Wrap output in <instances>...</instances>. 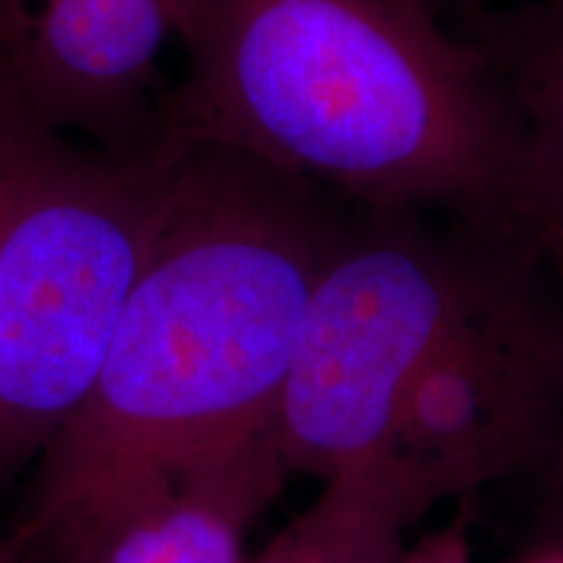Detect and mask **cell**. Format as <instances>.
Listing matches in <instances>:
<instances>
[{
    "instance_id": "obj_2",
    "label": "cell",
    "mask_w": 563,
    "mask_h": 563,
    "mask_svg": "<svg viewBox=\"0 0 563 563\" xmlns=\"http://www.w3.org/2000/svg\"><path fill=\"white\" fill-rule=\"evenodd\" d=\"M350 228L300 175L188 150L95 389L47 446L13 538L51 543L136 477L274 428L306 308Z\"/></svg>"
},
{
    "instance_id": "obj_13",
    "label": "cell",
    "mask_w": 563,
    "mask_h": 563,
    "mask_svg": "<svg viewBox=\"0 0 563 563\" xmlns=\"http://www.w3.org/2000/svg\"><path fill=\"white\" fill-rule=\"evenodd\" d=\"M548 467H551L553 481H555V501H559V519L563 525V433H561L559 446H555V452L551 456V462H548Z\"/></svg>"
},
{
    "instance_id": "obj_6",
    "label": "cell",
    "mask_w": 563,
    "mask_h": 563,
    "mask_svg": "<svg viewBox=\"0 0 563 563\" xmlns=\"http://www.w3.org/2000/svg\"><path fill=\"white\" fill-rule=\"evenodd\" d=\"M194 0H0V97L42 129L112 154L162 139L157 60Z\"/></svg>"
},
{
    "instance_id": "obj_10",
    "label": "cell",
    "mask_w": 563,
    "mask_h": 563,
    "mask_svg": "<svg viewBox=\"0 0 563 563\" xmlns=\"http://www.w3.org/2000/svg\"><path fill=\"white\" fill-rule=\"evenodd\" d=\"M402 563H473L464 519L456 517L449 527L431 532L415 548H407Z\"/></svg>"
},
{
    "instance_id": "obj_5",
    "label": "cell",
    "mask_w": 563,
    "mask_h": 563,
    "mask_svg": "<svg viewBox=\"0 0 563 563\" xmlns=\"http://www.w3.org/2000/svg\"><path fill=\"white\" fill-rule=\"evenodd\" d=\"M563 433V258H545L426 363L378 452L410 519L548 467Z\"/></svg>"
},
{
    "instance_id": "obj_1",
    "label": "cell",
    "mask_w": 563,
    "mask_h": 563,
    "mask_svg": "<svg viewBox=\"0 0 563 563\" xmlns=\"http://www.w3.org/2000/svg\"><path fill=\"white\" fill-rule=\"evenodd\" d=\"M178 37L188 70L162 139L262 159L363 211L538 238L522 121L426 0H194Z\"/></svg>"
},
{
    "instance_id": "obj_7",
    "label": "cell",
    "mask_w": 563,
    "mask_h": 563,
    "mask_svg": "<svg viewBox=\"0 0 563 563\" xmlns=\"http://www.w3.org/2000/svg\"><path fill=\"white\" fill-rule=\"evenodd\" d=\"M285 473L269 428L136 477L51 543L58 563H245V534Z\"/></svg>"
},
{
    "instance_id": "obj_14",
    "label": "cell",
    "mask_w": 563,
    "mask_h": 563,
    "mask_svg": "<svg viewBox=\"0 0 563 563\" xmlns=\"http://www.w3.org/2000/svg\"><path fill=\"white\" fill-rule=\"evenodd\" d=\"M428 5H431V9L439 13L441 9H449L454 13H462V11H467V9H475V5H483L485 0H426Z\"/></svg>"
},
{
    "instance_id": "obj_4",
    "label": "cell",
    "mask_w": 563,
    "mask_h": 563,
    "mask_svg": "<svg viewBox=\"0 0 563 563\" xmlns=\"http://www.w3.org/2000/svg\"><path fill=\"white\" fill-rule=\"evenodd\" d=\"M553 256L530 235L365 211L323 269L295 344L274 418L287 473L329 477L376 454L426 363Z\"/></svg>"
},
{
    "instance_id": "obj_11",
    "label": "cell",
    "mask_w": 563,
    "mask_h": 563,
    "mask_svg": "<svg viewBox=\"0 0 563 563\" xmlns=\"http://www.w3.org/2000/svg\"><path fill=\"white\" fill-rule=\"evenodd\" d=\"M34 125L37 123H32L30 118H24L21 112L13 110L9 102L0 100V186H3L5 173L11 170L21 144L30 136Z\"/></svg>"
},
{
    "instance_id": "obj_15",
    "label": "cell",
    "mask_w": 563,
    "mask_h": 563,
    "mask_svg": "<svg viewBox=\"0 0 563 563\" xmlns=\"http://www.w3.org/2000/svg\"><path fill=\"white\" fill-rule=\"evenodd\" d=\"M24 553H26V548L21 545L16 538H9L0 543V563H21Z\"/></svg>"
},
{
    "instance_id": "obj_16",
    "label": "cell",
    "mask_w": 563,
    "mask_h": 563,
    "mask_svg": "<svg viewBox=\"0 0 563 563\" xmlns=\"http://www.w3.org/2000/svg\"><path fill=\"white\" fill-rule=\"evenodd\" d=\"M530 563H563V551H555V553H548L543 559H534Z\"/></svg>"
},
{
    "instance_id": "obj_9",
    "label": "cell",
    "mask_w": 563,
    "mask_h": 563,
    "mask_svg": "<svg viewBox=\"0 0 563 563\" xmlns=\"http://www.w3.org/2000/svg\"><path fill=\"white\" fill-rule=\"evenodd\" d=\"M323 481L321 496L251 563H347L378 534L410 525L376 462L347 464Z\"/></svg>"
},
{
    "instance_id": "obj_3",
    "label": "cell",
    "mask_w": 563,
    "mask_h": 563,
    "mask_svg": "<svg viewBox=\"0 0 563 563\" xmlns=\"http://www.w3.org/2000/svg\"><path fill=\"white\" fill-rule=\"evenodd\" d=\"M188 150L95 154L42 125L21 144L0 186V470L87 402Z\"/></svg>"
},
{
    "instance_id": "obj_8",
    "label": "cell",
    "mask_w": 563,
    "mask_h": 563,
    "mask_svg": "<svg viewBox=\"0 0 563 563\" xmlns=\"http://www.w3.org/2000/svg\"><path fill=\"white\" fill-rule=\"evenodd\" d=\"M454 19L522 121L532 228L563 258V0L483 3Z\"/></svg>"
},
{
    "instance_id": "obj_12",
    "label": "cell",
    "mask_w": 563,
    "mask_h": 563,
    "mask_svg": "<svg viewBox=\"0 0 563 563\" xmlns=\"http://www.w3.org/2000/svg\"><path fill=\"white\" fill-rule=\"evenodd\" d=\"M405 530H391L378 534L373 543H368L363 551H357L347 563H402L407 545L402 540Z\"/></svg>"
}]
</instances>
